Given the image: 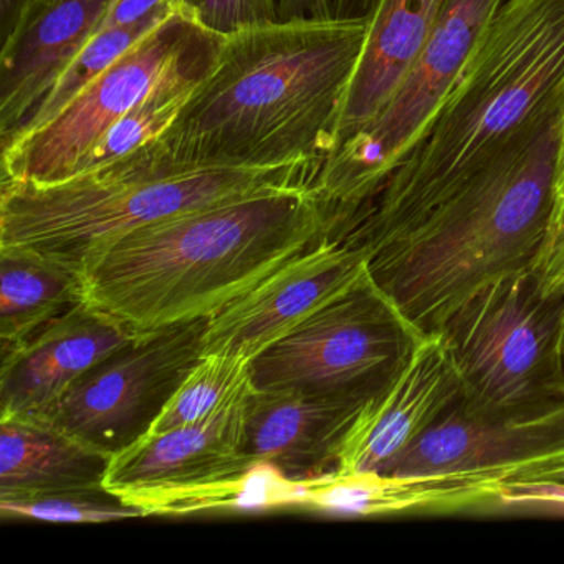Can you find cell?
<instances>
[{"label":"cell","instance_id":"e0dca14e","mask_svg":"<svg viewBox=\"0 0 564 564\" xmlns=\"http://www.w3.org/2000/svg\"><path fill=\"white\" fill-rule=\"evenodd\" d=\"M366 399L252 389L246 412L253 464L293 484L335 474L338 452Z\"/></svg>","mask_w":564,"mask_h":564},{"label":"cell","instance_id":"44dd1931","mask_svg":"<svg viewBox=\"0 0 564 564\" xmlns=\"http://www.w3.org/2000/svg\"><path fill=\"white\" fill-rule=\"evenodd\" d=\"M87 302L84 276L22 250H0V352Z\"/></svg>","mask_w":564,"mask_h":564},{"label":"cell","instance_id":"83f0119b","mask_svg":"<svg viewBox=\"0 0 564 564\" xmlns=\"http://www.w3.org/2000/svg\"><path fill=\"white\" fill-rule=\"evenodd\" d=\"M167 2L170 0H115L98 32L127 28L134 22L143 21L151 12Z\"/></svg>","mask_w":564,"mask_h":564},{"label":"cell","instance_id":"4316f807","mask_svg":"<svg viewBox=\"0 0 564 564\" xmlns=\"http://www.w3.org/2000/svg\"><path fill=\"white\" fill-rule=\"evenodd\" d=\"M193 9L200 24L220 35L280 21L276 0H196Z\"/></svg>","mask_w":564,"mask_h":564},{"label":"cell","instance_id":"7a4b0ae2","mask_svg":"<svg viewBox=\"0 0 564 564\" xmlns=\"http://www.w3.org/2000/svg\"><path fill=\"white\" fill-rule=\"evenodd\" d=\"M369 18H295L224 37L209 72L160 138L206 164L325 163L338 140Z\"/></svg>","mask_w":564,"mask_h":564},{"label":"cell","instance_id":"d6986e66","mask_svg":"<svg viewBox=\"0 0 564 564\" xmlns=\"http://www.w3.org/2000/svg\"><path fill=\"white\" fill-rule=\"evenodd\" d=\"M447 0H378L369 14L365 51L352 75L339 143L369 123L391 100L427 42ZM333 150V151H335Z\"/></svg>","mask_w":564,"mask_h":564},{"label":"cell","instance_id":"30bf717a","mask_svg":"<svg viewBox=\"0 0 564 564\" xmlns=\"http://www.w3.org/2000/svg\"><path fill=\"white\" fill-rule=\"evenodd\" d=\"M250 392L206 421L148 432L111 458L104 487L144 517L263 507L247 451Z\"/></svg>","mask_w":564,"mask_h":564},{"label":"cell","instance_id":"7c38bea8","mask_svg":"<svg viewBox=\"0 0 564 564\" xmlns=\"http://www.w3.org/2000/svg\"><path fill=\"white\" fill-rule=\"evenodd\" d=\"M553 480H564V447L508 464L435 474L335 471L296 484L293 505L355 517L500 511L505 495Z\"/></svg>","mask_w":564,"mask_h":564},{"label":"cell","instance_id":"cb8c5ba5","mask_svg":"<svg viewBox=\"0 0 564 564\" xmlns=\"http://www.w3.org/2000/svg\"><path fill=\"white\" fill-rule=\"evenodd\" d=\"M252 389L249 359L227 352H207L174 392L150 432L206 421Z\"/></svg>","mask_w":564,"mask_h":564},{"label":"cell","instance_id":"52a82bcc","mask_svg":"<svg viewBox=\"0 0 564 564\" xmlns=\"http://www.w3.org/2000/svg\"><path fill=\"white\" fill-rule=\"evenodd\" d=\"M421 335L366 272L256 356L250 381L257 391L368 399L401 368Z\"/></svg>","mask_w":564,"mask_h":564},{"label":"cell","instance_id":"d4e9b609","mask_svg":"<svg viewBox=\"0 0 564 564\" xmlns=\"http://www.w3.org/2000/svg\"><path fill=\"white\" fill-rule=\"evenodd\" d=\"M0 511L2 517L32 518L52 523H105L144 517L140 508L131 507L105 487L0 500Z\"/></svg>","mask_w":564,"mask_h":564},{"label":"cell","instance_id":"484cf974","mask_svg":"<svg viewBox=\"0 0 564 564\" xmlns=\"http://www.w3.org/2000/svg\"><path fill=\"white\" fill-rule=\"evenodd\" d=\"M531 270L546 295L564 299V108L557 124L550 224H547L543 247Z\"/></svg>","mask_w":564,"mask_h":564},{"label":"cell","instance_id":"d6a6232c","mask_svg":"<svg viewBox=\"0 0 564 564\" xmlns=\"http://www.w3.org/2000/svg\"><path fill=\"white\" fill-rule=\"evenodd\" d=\"M563 355H564V326H563Z\"/></svg>","mask_w":564,"mask_h":564},{"label":"cell","instance_id":"3957f363","mask_svg":"<svg viewBox=\"0 0 564 564\" xmlns=\"http://www.w3.org/2000/svg\"><path fill=\"white\" fill-rule=\"evenodd\" d=\"M339 230L313 184L273 187L134 230L80 275L87 302L141 335L210 318Z\"/></svg>","mask_w":564,"mask_h":564},{"label":"cell","instance_id":"f546056e","mask_svg":"<svg viewBox=\"0 0 564 564\" xmlns=\"http://www.w3.org/2000/svg\"><path fill=\"white\" fill-rule=\"evenodd\" d=\"M279 19L316 18L329 14V0H276Z\"/></svg>","mask_w":564,"mask_h":564},{"label":"cell","instance_id":"ffe728a7","mask_svg":"<svg viewBox=\"0 0 564 564\" xmlns=\"http://www.w3.org/2000/svg\"><path fill=\"white\" fill-rule=\"evenodd\" d=\"M111 458L44 419L0 417V500L104 487Z\"/></svg>","mask_w":564,"mask_h":564},{"label":"cell","instance_id":"f1b7e54d","mask_svg":"<svg viewBox=\"0 0 564 564\" xmlns=\"http://www.w3.org/2000/svg\"><path fill=\"white\" fill-rule=\"evenodd\" d=\"M39 0H0V37L8 41Z\"/></svg>","mask_w":564,"mask_h":564},{"label":"cell","instance_id":"1f68e13d","mask_svg":"<svg viewBox=\"0 0 564 564\" xmlns=\"http://www.w3.org/2000/svg\"><path fill=\"white\" fill-rule=\"evenodd\" d=\"M181 2H184V4L189 6V8H193V6L196 4V0H181Z\"/></svg>","mask_w":564,"mask_h":564},{"label":"cell","instance_id":"5b68a950","mask_svg":"<svg viewBox=\"0 0 564 564\" xmlns=\"http://www.w3.org/2000/svg\"><path fill=\"white\" fill-rule=\"evenodd\" d=\"M322 163L206 164L156 140L54 183L2 180L0 250L82 267L128 234L273 187L315 186Z\"/></svg>","mask_w":564,"mask_h":564},{"label":"cell","instance_id":"4dcf8cb0","mask_svg":"<svg viewBox=\"0 0 564 564\" xmlns=\"http://www.w3.org/2000/svg\"><path fill=\"white\" fill-rule=\"evenodd\" d=\"M378 0H329L332 14L338 18H368Z\"/></svg>","mask_w":564,"mask_h":564},{"label":"cell","instance_id":"4fadbf2b","mask_svg":"<svg viewBox=\"0 0 564 564\" xmlns=\"http://www.w3.org/2000/svg\"><path fill=\"white\" fill-rule=\"evenodd\" d=\"M368 272V252L345 230L290 259L249 292L210 316L204 355L252 361Z\"/></svg>","mask_w":564,"mask_h":564},{"label":"cell","instance_id":"277c9868","mask_svg":"<svg viewBox=\"0 0 564 564\" xmlns=\"http://www.w3.org/2000/svg\"><path fill=\"white\" fill-rule=\"evenodd\" d=\"M557 124L369 250V276L417 332H441L485 286L533 267L550 224Z\"/></svg>","mask_w":564,"mask_h":564},{"label":"cell","instance_id":"ba28073f","mask_svg":"<svg viewBox=\"0 0 564 564\" xmlns=\"http://www.w3.org/2000/svg\"><path fill=\"white\" fill-rule=\"evenodd\" d=\"M505 0H447L391 100L326 158L316 189L348 223L365 209L424 131Z\"/></svg>","mask_w":564,"mask_h":564},{"label":"cell","instance_id":"ac0fdd59","mask_svg":"<svg viewBox=\"0 0 564 564\" xmlns=\"http://www.w3.org/2000/svg\"><path fill=\"white\" fill-rule=\"evenodd\" d=\"M564 447V405L530 419L467 414L460 401L379 474H435L488 467Z\"/></svg>","mask_w":564,"mask_h":564},{"label":"cell","instance_id":"6da1fadb","mask_svg":"<svg viewBox=\"0 0 564 564\" xmlns=\"http://www.w3.org/2000/svg\"><path fill=\"white\" fill-rule=\"evenodd\" d=\"M564 108V0H505L351 236L366 252L474 183Z\"/></svg>","mask_w":564,"mask_h":564},{"label":"cell","instance_id":"9a60e30c","mask_svg":"<svg viewBox=\"0 0 564 564\" xmlns=\"http://www.w3.org/2000/svg\"><path fill=\"white\" fill-rule=\"evenodd\" d=\"M138 333L90 302L2 352L0 417L37 415L57 404L91 368Z\"/></svg>","mask_w":564,"mask_h":564},{"label":"cell","instance_id":"2e32d148","mask_svg":"<svg viewBox=\"0 0 564 564\" xmlns=\"http://www.w3.org/2000/svg\"><path fill=\"white\" fill-rule=\"evenodd\" d=\"M115 0H39L0 51V140L24 128L62 72L98 34Z\"/></svg>","mask_w":564,"mask_h":564},{"label":"cell","instance_id":"7402d4cb","mask_svg":"<svg viewBox=\"0 0 564 564\" xmlns=\"http://www.w3.org/2000/svg\"><path fill=\"white\" fill-rule=\"evenodd\" d=\"M219 51L163 78L143 100L130 108L88 150V153L78 161L70 176L113 163L133 153L138 148L147 147L163 138L193 97L204 75L209 72Z\"/></svg>","mask_w":564,"mask_h":564},{"label":"cell","instance_id":"9c48e42d","mask_svg":"<svg viewBox=\"0 0 564 564\" xmlns=\"http://www.w3.org/2000/svg\"><path fill=\"white\" fill-rule=\"evenodd\" d=\"M226 35L200 24L193 8L176 11L128 48L54 120L2 144V180L54 183L167 75L216 54Z\"/></svg>","mask_w":564,"mask_h":564},{"label":"cell","instance_id":"8992f818","mask_svg":"<svg viewBox=\"0 0 564 564\" xmlns=\"http://www.w3.org/2000/svg\"><path fill=\"white\" fill-rule=\"evenodd\" d=\"M564 299L533 270L503 276L442 326L460 405L487 419H530L564 405Z\"/></svg>","mask_w":564,"mask_h":564},{"label":"cell","instance_id":"5bb4252c","mask_svg":"<svg viewBox=\"0 0 564 564\" xmlns=\"http://www.w3.org/2000/svg\"><path fill=\"white\" fill-rule=\"evenodd\" d=\"M460 399L444 336L422 333L401 368L359 409L339 447L336 474L384 471Z\"/></svg>","mask_w":564,"mask_h":564},{"label":"cell","instance_id":"603a6c76","mask_svg":"<svg viewBox=\"0 0 564 564\" xmlns=\"http://www.w3.org/2000/svg\"><path fill=\"white\" fill-rule=\"evenodd\" d=\"M180 4L181 0H170L167 4L161 6L156 11L151 12L143 21L134 22V24L127 25V28L98 32L85 45L84 51L62 72L61 77L55 80L51 90L39 101L28 123L18 134L35 130V128L54 120L91 82L97 80L107 68H110L128 48L133 47L140 39L150 34L161 22L166 21Z\"/></svg>","mask_w":564,"mask_h":564},{"label":"cell","instance_id":"8fae6325","mask_svg":"<svg viewBox=\"0 0 564 564\" xmlns=\"http://www.w3.org/2000/svg\"><path fill=\"white\" fill-rule=\"evenodd\" d=\"M209 319L141 333L37 417L113 457L127 451L151 431L203 358Z\"/></svg>","mask_w":564,"mask_h":564}]
</instances>
